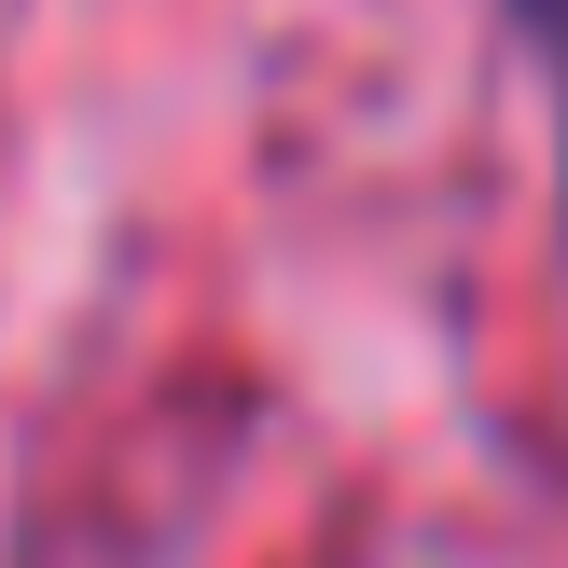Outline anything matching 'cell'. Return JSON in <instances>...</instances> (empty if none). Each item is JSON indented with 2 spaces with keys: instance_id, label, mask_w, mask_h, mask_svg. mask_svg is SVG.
Instances as JSON below:
<instances>
[{
  "instance_id": "cell-1",
  "label": "cell",
  "mask_w": 568,
  "mask_h": 568,
  "mask_svg": "<svg viewBox=\"0 0 568 568\" xmlns=\"http://www.w3.org/2000/svg\"><path fill=\"white\" fill-rule=\"evenodd\" d=\"M499 14H514V28H527V55L568 83V0H499Z\"/></svg>"
},
{
  "instance_id": "cell-2",
  "label": "cell",
  "mask_w": 568,
  "mask_h": 568,
  "mask_svg": "<svg viewBox=\"0 0 568 568\" xmlns=\"http://www.w3.org/2000/svg\"><path fill=\"white\" fill-rule=\"evenodd\" d=\"M555 153H568V139H555ZM555 209H568V166H555Z\"/></svg>"
}]
</instances>
